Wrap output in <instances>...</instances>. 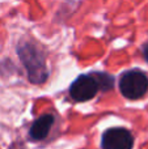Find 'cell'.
Returning <instances> with one entry per match:
<instances>
[{
    "mask_svg": "<svg viewBox=\"0 0 148 149\" xmlns=\"http://www.w3.org/2000/svg\"><path fill=\"white\" fill-rule=\"evenodd\" d=\"M18 55L26 67L29 73V80L36 84H41L46 80L47 71L45 65V59L42 54L31 45H21L18 47Z\"/></svg>",
    "mask_w": 148,
    "mask_h": 149,
    "instance_id": "obj_1",
    "label": "cell"
},
{
    "mask_svg": "<svg viewBox=\"0 0 148 149\" xmlns=\"http://www.w3.org/2000/svg\"><path fill=\"white\" fill-rule=\"evenodd\" d=\"M119 89L126 98H140L148 89V77L142 71H128L121 79Z\"/></svg>",
    "mask_w": 148,
    "mask_h": 149,
    "instance_id": "obj_2",
    "label": "cell"
},
{
    "mask_svg": "<svg viewBox=\"0 0 148 149\" xmlns=\"http://www.w3.org/2000/svg\"><path fill=\"white\" fill-rule=\"evenodd\" d=\"M97 90H98V85L94 77L91 74H81L72 82L70 88V94L75 101L84 102L93 98Z\"/></svg>",
    "mask_w": 148,
    "mask_h": 149,
    "instance_id": "obj_3",
    "label": "cell"
},
{
    "mask_svg": "<svg viewBox=\"0 0 148 149\" xmlns=\"http://www.w3.org/2000/svg\"><path fill=\"white\" fill-rule=\"evenodd\" d=\"M134 144L133 135L125 128H110L104 132V149H131Z\"/></svg>",
    "mask_w": 148,
    "mask_h": 149,
    "instance_id": "obj_4",
    "label": "cell"
},
{
    "mask_svg": "<svg viewBox=\"0 0 148 149\" xmlns=\"http://www.w3.org/2000/svg\"><path fill=\"white\" fill-rule=\"evenodd\" d=\"M54 123V116L47 114V115H42L41 118H38L33 123V126L30 127V137L33 140H42L49 135L51 126Z\"/></svg>",
    "mask_w": 148,
    "mask_h": 149,
    "instance_id": "obj_5",
    "label": "cell"
},
{
    "mask_svg": "<svg viewBox=\"0 0 148 149\" xmlns=\"http://www.w3.org/2000/svg\"><path fill=\"white\" fill-rule=\"evenodd\" d=\"M93 77L96 80L97 85H98V89L108 90L110 88H113V85H114L113 77L108 73H96V74H93Z\"/></svg>",
    "mask_w": 148,
    "mask_h": 149,
    "instance_id": "obj_6",
    "label": "cell"
},
{
    "mask_svg": "<svg viewBox=\"0 0 148 149\" xmlns=\"http://www.w3.org/2000/svg\"><path fill=\"white\" fill-rule=\"evenodd\" d=\"M143 55H144V58H146V60L148 62V43L143 47Z\"/></svg>",
    "mask_w": 148,
    "mask_h": 149,
    "instance_id": "obj_7",
    "label": "cell"
}]
</instances>
